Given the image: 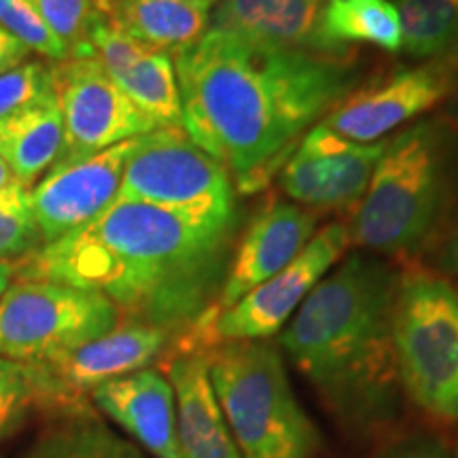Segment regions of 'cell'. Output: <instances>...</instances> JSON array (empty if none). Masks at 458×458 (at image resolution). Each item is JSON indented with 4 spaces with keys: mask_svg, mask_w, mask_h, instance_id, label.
Wrapping results in <instances>:
<instances>
[{
    "mask_svg": "<svg viewBox=\"0 0 458 458\" xmlns=\"http://www.w3.org/2000/svg\"><path fill=\"white\" fill-rule=\"evenodd\" d=\"M62 147L64 125L54 91L0 119V157L24 185H30L60 157Z\"/></svg>",
    "mask_w": 458,
    "mask_h": 458,
    "instance_id": "21",
    "label": "cell"
},
{
    "mask_svg": "<svg viewBox=\"0 0 458 458\" xmlns=\"http://www.w3.org/2000/svg\"><path fill=\"white\" fill-rule=\"evenodd\" d=\"M327 0H221L210 30H221L283 49L317 51L318 24Z\"/></svg>",
    "mask_w": 458,
    "mask_h": 458,
    "instance_id": "19",
    "label": "cell"
},
{
    "mask_svg": "<svg viewBox=\"0 0 458 458\" xmlns=\"http://www.w3.org/2000/svg\"><path fill=\"white\" fill-rule=\"evenodd\" d=\"M89 397L151 458H182L174 388L164 374L156 369L134 371L96 386Z\"/></svg>",
    "mask_w": 458,
    "mask_h": 458,
    "instance_id": "16",
    "label": "cell"
},
{
    "mask_svg": "<svg viewBox=\"0 0 458 458\" xmlns=\"http://www.w3.org/2000/svg\"><path fill=\"white\" fill-rule=\"evenodd\" d=\"M236 229L117 198L89 225L15 263V276L96 291L128 325L185 335L215 312Z\"/></svg>",
    "mask_w": 458,
    "mask_h": 458,
    "instance_id": "2",
    "label": "cell"
},
{
    "mask_svg": "<svg viewBox=\"0 0 458 458\" xmlns=\"http://www.w3.org/2000/svg\"><path fill=\"white\" fill-rule=\"evenodd\" d=\"M388 140L351 142L314 123L278 172L283 191L310 208H342L363 198Z\"/></svg>",
    "mask_w": 458,
    "mask_h": 458,
    "instance_id": "12",
    "label": "cell"
},
{
    "mask_svg": "<svg viewBox=\"0 0 458 458\" xmlns=\"http://www.w3.org/2000/svg\"><path fill=\"white\" fill-rule=\"evenodd\" d=\"M134 147L136 139H130L96 156L57 164L32 189V213L43 244L89 225L119 198L125 164Z\"/></svg>",
    "mask_w": 458,
    "mask_h": 458,
    "instance_id": "13",
    "label": "cell"
},
{
    "mask_svg": "<svg viewBox=\"0 0 458 458\" xmlns=\"http://www.w3.org/2000/svg\"><path fill=\"white\" fill-rule=\"evenodd\" d=\"M401 20V49L418 60L458 57V0H393Z\"/></svg>",
    "mask_w": 458,
    "mask_h": 458,
    "instance_id": "25",
    "label": "cell"
},
{
    "mask_svg": "<svg viewBox=\"0 0 458 458\" xmlns=\"http://www.w3.org/2000/svg\"><path fill=\"white\" fill-rule=\"evenodd\" d=\"M28 3L66 45L68 55L91 51L89 30L98 20L94 0H28Z\"/></svg>",
    "mask_w": 458,
    "mask_h": 458,
    "instance_id": "27",
    "label": "cell"
},
{
    "mask_svg": "<svg viewBox=\"0 0 458 458\" xmlns=\"http://www.w3.org/2000/svg\"><path fill=\"white\" fill-rule=\"evenodd\" d=\"M215 4V0H94L108 26L170 55L202 38Z\"/></svg>",
    "mask_w": 458,
    "mask_h": 458,
    "instance_id": "20",
    "label": "cell"
},
{
    "mask_svg": "<svg viewBox=\"0 0 458 458\" xmlns=\"http://www.w3.org/2000/svg\"><path fill=\"white\" fill-rule=\"evenodd\" d=\"M380 458H450V454L437 437L416 433L405 437L403 442L393 444Z\"/></svg>",
    "mask_w": 458,
    "mask_h": 458,
    "instance_id": "30",
    "label": "cell"
},
{
    "mask_svg": "<svg viewBox=\"0 0 458 458\" xmlns=\"http://www.w3.org/2000/svg\"><path fill=\"white\" fill-rule=\"evenodd\" d=\"M15 276V263L13 261H0V297L9 289L11 280Z\"/></svg>",
    "mask_w": 458,
    "mask_h": 458,
    "instance_id": "33",
    "label": "cell"
},
{
    "mask_svg": "<svg viewBox=\"0 0 458 458\" xmlns=\"http://www.w3.org/2000/svg\"><path fill=\"white\" fill-rule=\"evenodd\" d=\"M401 274L352 253L303 300L280 346L344 427L368 433L399 414L394 306Z\"/></svg>",
    "mask_w": 458,
    "mask_h": 458,
    "instance_id": "3",
    "label": "cell"
},
{
    "mask_svg": "<svg viewBox=\"0 0 458 458\" xmlns=\"http://www.w3.org/2000/svg\"><path fill=\"white\" fill-rule=\"evenodd\" d=\"M17 458H151L91 411L66 414L45 428Z\"/></svg>",
    "mask_w": 458,
    "mask_h": 458,
    "instance_id": "23",
    "label": "cell"
},
{
    "mask_svg": "<svg viewBox=\"0 0 458 458\" xmlns=\"http://www.w3.org/2000/svg\"><path fill=\"white\" fill-rule=\"evenodd\" d=\"M0 28L13 34L30 51L60 62L68 57L66 45L55 37L47 21L28 0H0Z\"/></svg>",
    "mask_w": 458,
    "mask_h": 458,
    "instance_id": "28",
    "label": "cell"
},
{
    "mask_svg": "<svg viewBox=\"0 0 458 458\" xmlns=\"http://www.w3.org/2000/svg\"><path fill=\"white\" fill-rule=\"evenodd\" d=\"M38 408H60L66 414L89 411L74 408L47 368L0 357V442Z\"/></svg>",
    "mask_w": 458,
    "mask_h": 458,
    "instance_id": "24",
    "label": "cell"
},
{
    "mask_svg": "<svg viewBox=\"0 0 458 458\" xmlns=\"http://www.w3.org/2000/svg\"><path fill=\"white\" fill-rule=\"evenodd\" d=\"M176 397V431L182 458H240L202 352H179L168 363Z\"/></svg>",
    "mask_w": 458,
    "mask_h": 458,
    "instance_id": "18",
    "label": "cell"
},
{
    "mask_svg": "<svg viewBox=\"0 0 458 458\" xmlns=\"http://www.w3.org/2000/svg\"><path fill=\"white\" fill-rule=\"evenodd\" d=\"M401 391L427 414L458 418V289L433 274H401L394 306Z\"/></svg>",
    "mask_w": 458,
    "mask_h": 458,
    "instance_id": "6",
    "label": "cell"
},
{
    "mask_svg": "<svg viewBox=\"0 0 458 458\" xmlns=\"http://www.w3.org/2000/svg\"><path fill=\"white\" fill-rule=\"evenodd\" d=\"M456 458H458V452H456Z\"/></svg>",
    "mask_w": 458,
    "mask_h": 458,
    "instance_id": "35",
    "label": "cell"
},
{
    "mask_svg": "<svg viewBox=\"0 0 458 458\" xmlns=\"http://www.w3.org/2000/svg\"><path fill=\"white\" fill-rule=\"evenodd\" d=\"M351 246V233L342 223H331L308 242L284 270L246 293L233 306L215 312L210 346L221 342L270 340L278 335L312 289L331 272Z\"/></svg>",
    "mask_w": 458,
    "mask_h": 458,
    "instance_id": "10",
    "label": "cell"
},
{
    "mask_svg": "<svg viewBox=\"0 0 458 458\" xmlns=\"http://www.w3.org/2000/svg\"><path fill=\"white\" fill-rule=\"evenodd\" d=\"M89 49L113 83L157 128H182L181 91L170 54L125 37L100 15L89 30Z\"/></svg>",
    "mask_w": 458,
    "mask_h": 458,
    "instance_id": "14",
    "label": "cell"
},
{
    "mask_svg": "<svg viewBox=\"0 0 458 458\" xmlns=\"http://www.w3.org/2000/svg\"><path fill=\"white\" fill-rule=\"evenodd\" d=\"M435 263H437L439 272L458 276V225L454 227V232L444 240V244L439 246Z\"/></svg>",
    "mask_w": 458,
    "mask_h": 458,
    "instance_id": "32",
    "label": "cell"
},
{
    "mask_svg": "<svg viewBox=\"0 0 458 458\" xmlns=\"http://www.w3.org/2000/svg\"><path fill=\"white\" fill-rule=\"evenodd\" d=\"M51 85L64 125V147L57 164L77 162L159 130L113 83L91 51L55 62Z\"/></svg>",
    "mask_w": 458,
    "mask_h": 458,
    "instance_id": "9",
    "label": "cell"
},
{
    "mask_svg": "<svg viewBox=\"0 0 458 458\" xmlns=\"http://www.w3.org/2000/svg\"><path fill=\"white\" fill-rule=\"evenodd\" d=\"M30 55V49L24 43H20L13 34L0 28V74L11 71V68L24 64Z\"/></svg>",
    "mask_w": 458,
    "mask_h": 458,
    "instance_id": "31",
    "label": "cell"
},
{
    "mask_svg": "<svg viewBox=\"0 0 458 458\" xmlns=\"http://www.w3.org/2000/svg\"><path fill=\"white\" fill-rule=\"evenodd\" d=\"M215 3H216V0H215Z\"/></svg>",
    "mask_w": 458,
    "mask_h": 458,
    "instance_id": "36",
    "label": "cell"
},
{
    "mask_svg": "<svg viewBox=\"0 0 458 458\" xmlns=\"http://www.w3.org/2000/svg\"><path fill=\"white\" fill-rule=\"evenodd\" d=\"M456 185V148L439 122H418L391 136L357 215L351 244L382 257H411L442 225Z\"/></svg>",
    "mask_w": 458,
    "mask_h": 458,
    "instance_id": "4",
    "label": "cell"
},
{
    "mask_svg": "<svg viewBox=\"0 0 458 458\" xmlns=\"http://www.w3.org/2000/svg\"><path fill=\"white\" fill-rule=\"evenodd\" d=\"M119 198L198 219L238 221L232 174L182 128H159L136 139Z\"/></svg>",
    "mask_w": 458,
    "mask_h": 458,
    "instance_id": "8",
    "label": "cell"
},
{
    "mask_svg": "<svg viewBox=\"0 0 458 458\" xmlns=\"http://www.w3.org/2000/svg\"><path fill=\"white\" fill-rule=\"evenodd\" d=\"M172 60L182 130L242 193L266 187L301 136L359 83L346 54L272 47L210 28Z\"/></svg>",
    "mask_w": 458,
    "mask_h": 458,
    "instance_id": "1",
    "label": "cell"
},
{
    "mask_svg": "<svg viewBox=\"0 0 458 458\" xmlns=\"http://www.w3.org/2000/svg\"><path fill=\"white\" fill-rule=\"evenodd\" d=\"M206 360L240 458H314L318 431L291 386L276 344L221 342Z\"/></svg>",
    "mask_w": 458,
    "mask_h": 458,
    "instance_id": "5",
    "label": "cell"
},
{
    "mask_svg": "<svg viewBox=\"0 0 458 458\" xmlns=\"http://www.w3.org/2000/svg\"><path fill=\"white\" fill-rule=\"evenodd\" d=\"M170 340L164 329L125 323L43 368L60 382L74 408L88 410L85 394L114 377L148 369L153 360L168 352Z\"/></svg>",
    "mask_w": 458,
    "mask_h": 458,
    "instance_id": "17",
    "label": "cell"
},
{
    "mask_svg": "<svg viewBox=\"0 0 458 458\" xmlns=\"http://www.w3.org/2000/svg\"><path fill=\"white\" fill-rule=\"evenodd\" d=\"M41 246L32 213V189L13 181L0 191V261L24 259Z\"/></svg>",
    "mask_w": 458,
    "mask_h": 458,
    "instance_id": "26",
    "label": "cell"
},
{
    "mask_svg": "<svg viewBox=\"0 0 458 458\" xmlns=\"http://www.w3.org/2000/svg\"><path fill=\"white\" fill-rule=\"evenodd\" d=\"M122 323L111 300L49 280H17L0 297V357L49 365Z\"/></svg>",
    "mask_w": 458,
    "mask_h": 458,
    "instance_id": "7",
    "label": "cell"
},
{
    "mask_svg": "<svg viewBox=\"0 0 458 458\" xmlns=\"http://www.w3.org/2000/svg\"><path fill=\"white\" fill-rule=\"evenodd\" d=\"M456 79L458 57L427 60L418 66L401 68L352 89L318 123L351 142L368 145L385 140L393 130L403 128L448 98Z\"/></svg>",
    "mask_w": 458,
    "mask_h": 458,
    "instance_id": "11",
    "label": "cell"
},
{
    "mask_svg": "<svg viewBox=\"0 0 458 458\" xmlns=\"http://www.w3.org/2000/svg\"><path fill=\"white\" fill-rule=\"evenodd\" d=\"M54 91L51 66L43 62H24L0 74V119L34 105Z\"/></svg>",
    "mask_w": 458,
    "mask_h": 458,
    "instance_id": "29",
    "label": "cell"
},
{
    "mask_svg": "<svg viewBox=\"0 0 458 458\" xmlns=\"http://www.w3.org/2000/svg\"><path fill=\"white\" fill-rule=\"evenodd\" d=\"M13 181H17L13 176V172L9 170V165L4 164L3 157H0V191H3V189H7Z\"/></svg>",
    "mask_w": 458,
    "mask_h": 458,
    "instance_id": "34",
    "label": "cell"
},
{
    "mask_svg": "<svg viewBox=\"0 0 458 458\" xmlns=\"http://www.w3.org/2000/svg\"><path fill=\"white\" fill-rule=\"evenodd\" d=\"M403 43L393 0H327L318 24L323 54L342 55L348 45H371L397 54Z\"/></svg>",
    "mask_w": 458,
    "mask_h": 458,
    "instance_id": "22",
    "label": "cell"
},
{
    "mask_svg": "<svg viewBox=\"0 0 458 458\" xmlns=\"http://www.w3.org/2000/svg\"><path fill=\"white\" fill-rule=\"evenodd\" d=\"M317 216L291 202H270L246 227L233 249L215 312L225 310L246 293L284 270L314 238Z\"/></svg>",
    "mask_w": 458,
    "mask_h": 458,
    "instance_id": "15",
    "label": "cell"
}]
</instances>
